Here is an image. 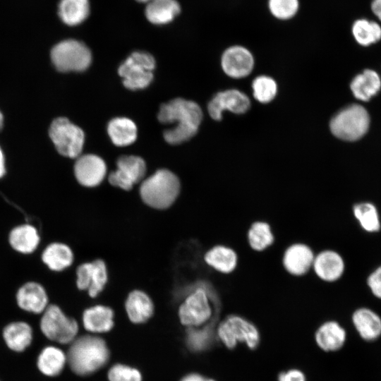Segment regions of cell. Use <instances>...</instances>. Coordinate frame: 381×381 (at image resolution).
Here are the masks:
<instances>
[{"label": "cell", "instance_id": "cell-1", "mask_svg": "<svg viewBox=\"0 0 381 381\" xmlns=\"http://www.w3.org/2000/svg\"><path fill=\"white\" fill-rule=\"evenodd\" d=\"M157 118L162 123H176L174 128L165 131L163 135L168 143L177 145L197 133L202 112L197 103L176 98L161 105Z\"/></svg>", "mask_w": 381, "mask_h": 381}, {"label": "cell", "instance_id": "cell-2", "mask_svg": "<svg viewBox=\"0 0 381 381\" xmlns=\"http://www.w3.org/2000/svg\"><path fill=\"white\" fill-rule=\"evenodd\" d=\"M109 351L102 338L83 336L74 340L68 350L71 370L79 375H88L102 368L109 361Z\"/></svg>", "mask_w": 381, "mask_h": 381}, {"label": "cell", "instance_id": "cell-3", "mask_svg": "<svg viewBox=\"0 0 381 381\" xmlns=\"http://www.w3.org/2000/svg\"><path fill=\"white\" fill-rule=\"evenodd\" d=\"M180 188L178 177L169 170L162 169L143 181L140 195L148 206L163 210L175 202Z\"/></svg>", "mask_w": 381, "mask_h": 381}, {"label": "cell", "instance_id": "cell-4", "mask_svg": "<svg viewBox=\"0 0 381 381\" xmlns=\"http://www.w3.org/2000/svg\"><path fill=\"white\" fill-rule=\"evenodd\" d=\"M370 117L360 104H353L338 111L329 122L332 133L337 138L354 141L363 137L369 128Z\"/></svg>", "mask_w": 381, "mask_h": 381}, {"label": "cell", "instance_id": "cell-5", "mask_svg": "<svg viewBox=\"0 0 381 381\" xmlns=\"http://www.w3.org/2000/svg\"><path fill=\"white\" fill-rule=\"evenodd\" d=\"M217 332L220 341L229 349H234L238 342H243L253 350L260 343V333L255 325L237 315H230L224 318L219 323Z\"/></svg>", "mask_w": 381, "mask_h": 381}, {"label": "cell", "instance_id": "cell-6", "mask_svg": "<svg viewBox=\"0 0 381 381\" xmlns=\"http://www.w3.org/2000/svg\"><path fill=\"white\" fill-rule=\"evenodd\" d=\"M155 60L152 55L143 51L133 52L119 66L118 73L123 85L135 90L147 87L153 78Z\"/></svg>", "mask_w": 381, "mask_h": 381}, {"label": "cell", "instance_id": "cell-7", "mask_svg": "<svg viewBox=\"0 0 381 381\" xmlns=\"http://www.w3.org/2000/svg\"><path fill=\"white\" fill-rule=\"evenodd\" d=\"M51 58L59 71H83L90 66L92 54L85 44L69 39L60 42L52 48Z\"/></svg>", "mask_w": 381, "mask_h": 381}, {"label": "cell", "instance_id": "cell-8", "mask_svg": "<svg viewBox=\"0 0 381 381\" xmlns=\"http://www.w3.org/2000/svg\"><path fill=\"white\" fill-rule=\"evenodd\" d=\"M49 136L61 155L75 158L81 153L84 133L68 119L59 117L54 119L49 128Z\"/></svg>", "mask_w": 381, "mask_h": 381}, {"label": "cell", "instance_id": "cell-9", "mask_svg": "<svg viewBox=\"0 0 381 381\" xmlns=\"http://www.w3.org/2000/svg\"><path fill=\"white\" fill-rule=\"evenodd\" d=\"M40 327L47 338L60 344L73 341L78 331L77 322L67 317L55 305L49 306L44 310Z\"/></svg>", "mask_w": 381, "mask_h": 381}, {"label": "cell", "instance_id": "cell-10", "mask_svg": "<svg viewBox=\"0 0 381 381\" xmlns=\"http://www.w3.org/2000/svg\"><path fill=\"white\" fill-rule=\"evenodd\" d=\"M212 301L209 292L198 287L191 292L181 305L179 315L181 323L189 327L205 324L212 316Z\"/></svg>", "mask_w": 381, "mask_h": 381}, {"label": "cell", "instance_id": "cell-11", "mask_svg": "<svg viewBox=\"0 0 381 381\" xmlns=\"http://www.w3.org/2000/svg\"><path fill=\"white\" fill-rule=\"evenodd\" d=\"M116 166V170L109 175V181L111 185L126 190L143 180L146 173L145 162L138 156H121L117 160Z\"/></svg>", "mask_w": 381, "mask_h": 381}, {"label": "cell", "instance_id": "cell-12", "mask_svg": "<svg viewBox=\"0 0 381 381\" xmlns=\"http://www.w3.org/2000/svg\"><path fill=\"white\" fill-rule=\"evenodd\" d=\"M250 107V100L244 92L229 89L217 93L209 102L207 110L212 119L220 121L225 110L241 114L246 113Z\"/></svg>", "mask_w": 381, "mask_h": 381}, {"label": "cell", "instance_id": "cell-13", "mask_svg": "<svg viewBox=\"0 0 381 381\" xmlns=\"http://www.w3.org/2000/svg\"><path fill=\"white\" fill-rule=\"evenodd\" d=\"M254 57L248 49L241 45H233L223 52L221 65L224 72L233 78L248 76L254 67Z\"/></svg>", "mask_w": 381, "mask_h": 381}, {"label": "cell", "instance_id": "cell-14", "mask_svg": "<svg viewBox=\"0 0 381 381\" xmlns=\"http://www.w3.org/2000/svg\"><path fill=\"white\" fill-rule=\"evenodd\" d=\"M76 275L78 289L87 290L91 297L97 296L107 282V267L102 260L80 265L77 268Z\"/></svg>", "mask_w": 381, "mask_h": 381}, {"label": "cell", "instance_id": "cell-15", "mask_svg": "<svg viewBox=\"0 0 381 381\" xmlns=\"http://www.w3.org/2000/svg\"><path fill=\"white\" fill-rule=\"evenodd\" d=\"M315 254L306 243H295L289 246L282 256L284 270L291 275L301 277L312 269Z\"/></svg>", "mask_w": 381, "mask_h": 381}, {"label": "cell", "instance_id": "cell-16", "mask_svg": "<svg viewBox=\"0 0 381 381\" xmlns=\"http://www.w3.org/2000/svg\"><path fill=\"white\" fill-rule=\"evenodd\" d=\"M312 269L315 275L326 282L341 278L345 270L342 256L335 250H324L315 255Z\"/></svg>", "mask_w": 381, "mask_h": 381}, {"label": "cell", "instance_id": "cell-17", "mask_svg": "<svg viewBox=\"0 0 381 381\" xmlns=\"http://www.w3.org/2000/svg\"><path fill=\"white\" fill-rule=\"evenodd\" d=\"M75 176L83 186L94 187L104 179L107 167L104 160L95 155L80 157L74 167Z\"/></svg>", "mask_w": 381, "mask_h": 381}, {"label": "cell", "instance_id": "cell-18", "mask_svg": "<svg viewBox=\"0 0 381 381\" xmlns=\"http://www.w3.org/2000/svg\"><path fill=\"white\" fill-rule=\"evenodd\" d=\"M181 11V6L177 0H152L146 4L144 13L150 23L164 25L175 20Z\"/></svg>", "mask_w": 381, "mask_h": 381}, {"label": "cell", "instance_id": "cell-19", "mask_svg": "<svg viewBox=\"0 0 381 381\" xmlns=\"http://www.w3.org/2000/svg\"><path fill=\"white\" fill-rule=\"evenodd\" d=\"M17 302L23 310L40 313L47 308V296L44 289L35 282H28L23 285L17 293Z\"/></svg>", "mask_w": 381, "mask_h": 381}, {"label": "cell", "instance_id": "cell-20", "mask_svg": "<svg viewBox=\"0 0 381 381\" xmlns=\"http://www.w3.org/2000/svg\"><path fill=\"white\" fill-rule=\"evenodd\" d=\"M207 265L222 274L233 272L238 265L236 251L224 245H217L208 250L204 255Z\"/></svg>", "mask_w": 381, "mask_h": 381}, {"label": "cell", "instance_id": "cell-21", "mask_svg": "<svg viewBox=\"0 0 381 381\" xmlns=\"http://www.w3.org/2000/svg\"><path fill=\"white\" fill-rule=\"evenodd\" d=\"M318 346L325 351H334L342 347L346 339L344 328L335 321L322 324L315 334Z\"/></svg>", "mask_w": 381, "mask_h": 381}, {"label": "cell", "instance_id": "cell-22", "mask_svg": "<svg viewBox=\"0 0 381 381\" xmlns=\"http://www.w3.org/2000/svg\"><path fill=\"white\" fill-rule=\"evenodd\" d=\"M125 307L130 320L134 323L146 322L154 312L152 300L145 292L140 290H134L129 294Z\"/></svg>", "mask_w": 381, "mask_h": 381}, {"label": "cell", "instance_id": "cell-23", "mask_svg": "<svg viewBox=\"0 0 381 381\" xmlns=\"http://www.w3.org/2000/svg\"><path fill=\"white\" fill-rule=\"evenodd\" d=\"M114 312L104 306H95L86 309L83 315L84 327L95 333L107 332L114 326Z\"/></svg>", "mask_w": 381, "mask_h": 381}, {"label": "cell", "instance_id": "cell-24", "mask_svg": "<svg viewBox=\"0 0 381 381\" xmlns=\"http://www.w3.org/2000/svg\"><path fill=\"white\" fill-rule=\"evenodd\" d=\"M352 321L361 337L365 340H374L381 334V319L369 308L357 309L352 315Z\"/></svg>", "mask_w": 381, "mask_h": 381}, {"label": "cell", "instance_id": "cell-25", "mask_svg": "<svg viewBox=\"0 0 381 381\" xmlns=\"http://www.w3.org/2000/svg\"><path fill=\"white\" fill-rule=\"evenodd\" d=\"M90 13V0H61L58 15L67 25L75 26L83 23Z\"/></svg>", "mask_w": 381, "mask_h": 381}, {"label": "cell", "instance_id": "cell-26", "mask_svg": "<svg viewBox=\"0 0 381 381\" xmlns=\"http://www.w3.org/2000/svg\"><path fill=\"white\" fill-rule=\"evenodd\" d=\"M350 87L356 98L367 102L380 91L381 80L375 71L366 69L352 80Z\"/></svg>", "mask_w": 381, "mask_h": 381}, {"label": "cell", "instance_id": "cell-27", "mask_svg": "<svg viewBox=\"0 0 381 381\" xmlns=\"http://www.w3.org/2000/svg\"><path fill=\"white\" fill-rule=\"evenodd\" d=\"M109 135L117 146L132 144L137 138V127L134 122L125 117H118L109 121L107 128Z\"/></svg>", "mask_w": 381, "mask_h": 381}, {"label": "cell", "instance_id": "cell-28", "mask_svg": "<svg viewBox=\"0 0 381 381\" xmlns=\"http://www.w3.org/2000/svg\"><path fill=\"white\" fill-rule=\"evenodd\" d=\"M9 242L16 250L23 253H30L37 247L40 237L33 226L23 224L14 228L11 231Z\"/></svg>", "mask_w": 381, "mask_h": 381}, {"label": "cell", "instance_id": "cell-29", "mask_svg": "<svg viewBox=\"0 0 381 381\" xmlns=\"http://www.w3.org/2000/svg\"><path fill=\"white\" fill-rule=\"evenodd\" d=\"M3 336L7 346L16 351H23L31 343L32 332L30 325L23 322H16L8 325Z\"/></svg>", "mask_w": 381, "mask_h": 381}, {"label": "cell", "instance_id": "cell-30", "mask_svg": "<svg viewBox=\"0 0 381 381\" xmlns=\"http://www.w3.org/2000/svg\"><path fill=\"white\" fill-rule=\"evenodd\" d=\"M42 258L49 269L61 271L72 264L73 254L68 246L61 243H54L45 248Z\"/></svg>", "mask_w": 381, "mask_h": 381}, {"label": "cell", "instance_id": "cell-31", "mask_svg": "<svg viewBox=\"0 0 381 381\" xmlns=\"http://www.w3.org/2000/svg\"><path fill=\"white\" fill-rule=\"evenodd\" d=\"M66 358L64 353L54 346L44 348L37 359L39 370L48 376L59 375L63 370Z\"/></svg>", "mask_w": 381, "mask_h": 381}, {"label": "cell", "instance_id": "cell-32", "mask_svg": "<svg viewBox=\"0 0 381 381\" xmlns=\"http://www.w3.org/2000/svg\"><path fill=\"white\" fill-rule=\"evenodd\" d=\"M247 238L250 247L258 252L266 250L274 241L270 225L264 221H256L252 223L248 229Z\"/></svg>", "mask_w": 381, "mask_h": 381}, {"label": "cell", "instance_id": "cell-33", "mask_svg": "<svg viewBox=\"0 0 381 381\" xmlns=\"http://www.w3.org/2000/svg\"><path fill=\"white\" fill-rule=\"evenodd\" d=\"M353 214L365 231L375 233L380 231L381 224L378 211L373 203L363 202L356 204L353 207Z\"/></svg>", "mask_w": 381, "mask_h": 381}, {"label": "cell", "instance_id": "cell-34", "mask_svg": "<svg viewBox=\"0 0 381 381\" xmlns=\"http://www.w3.org/2000/svg\"><path fill=\"white\" fill-rule=\"evenodd\" d=\"M352 33L356 42L363 46L375 43L381 38V28L375 22L359 19L352 26Z\"/></svg>", "mask_w": 381, "mask_h": 381}, {"label": "cell", "instance_id": "cell-35", "mask_svg": "<svg viewBox=\"0 0 381 381\" xmlns=\"http://www.w3.org/2000/svg\"><path fill=\"white\" fill-rule=\"evenodd\" d=\"M253 95L260 103L266 104L274 99L277 93V84L271 77L259 75L252 83Z\"/></svg>", "mask_w": 381, "mask_h": 381}, {"label": "cell", "instance_id": "cell-36", "mask_svg": "<svg viewBox=\"0 0 381 381\" xmlns=\"http://www.w3.org/2000/svg\"><path fill=\"white\" fill-rule=\"evenodd\" d=\"M270 14L279 20H289L294 18L300 9L299 0H267Z\"/></svg>", "mask_w": 381, "mask_h": 381}, {"label": "cell", "instance_id": "cell-37", "mask_svg": "<svg viewBox=\"0 0 381 381\" xmlns=\"http://www.w3.org/2000/svg\"><path fill=\"white\" fill-rule=\"evenodd\" d=\"M211 333L208 328L196 329L190 327L187 335V344L193 351H202L207 348L211 341Z\"/></svg>", "mask_w": 381, "mask_h": 381}, {"label": "cell", "instance_id": "cell-38", "mask_svg": "<svg viewBox=\"0 0 381 381\" xmlns=\"http://www.w3.org/2000/svg\"><path fill=\"white\" fill-rule=\"evenodd\" d=\"M109 381H141L140 373L135 368H133L122 364H116L108 372Z\"/></svg>", "mask_w": 381, "mask_h": 381}, {"label": "cell", "instance_id": "cell-39", "mask_svg": "<svg viewBox=\"0 0 381 381\" xmlns=\"http://www.w3.org/2000/svg\"><path fill=\"white\" fill-rule=\"evenodd\" d=\"M367 284L373 294L381 298V266L377 267L368 276Z\"/></svg>", "mask_w": 381, "mask_h": 381}, {"label": "cell", "instance_id": "cell-40", "mask_svg": "<svg viewBox=\"0 0 381 381\" xmlns=\"http://www.w3.org/2000/svg\"><path fill=\"white\" fill-rule=\"evenodd\" d=\"M278 381H306L303 373L297 369H291L279 374Z\"/></svg>", "mask_w": 381, "mask_h": 381}, {"label": "cell", "instance_id": "cell-41", "mask_svg": "<svg viewBox=\"0 0 381 381\" xmlns=\"http://www.w3.org/2000/svg\"><path fill=\"white\" fill-rule=\"evenodd\" d=\"M372 10L381 20V0H373L372 3Z\"/></svg>", "mask_w": 381, "mask_h": 381}, {"label": "cell", "instance_id": "cell-42", "mask_svg": "<svg viewBox=\"0 0 381 381\" xmlns=\"http://www.w3.org/2000/svg\"><path fill=\"white\" fill-rule=\"evenodd\" d=\"M181 381H206V379L198 373H192L184 377Z\"/></svg>", "mask_w": 381, "mask_h": 381}, {"label": "cell", "instance_id": "cell-43", "mask_svg": "<svg viewBox=\"0 0 381 381\" xmlns=\"http://www.w3.org/2000/svg\"><path fill=\"white\" fill-rule=\"evenodd\" d=\"M5 174V164L4 158L2 151L0 148V178H1Z\"/></svg>", "mask_w": 381, "mask_h": 381}, {"label": "cell", "instance_id": "cell-44", "mask_svg": "<svg viewBox=\"0 0 381 381\" xmlns=\"http://www.w3.org/2000/svg\"><path fill=\"white\" fill-rule=\"evenodd\" d=\"M3 126V116L1 113L0 112V130L1 129Z\"/></svg>", "mask_w": 381, "mask_h": 381}, {"label": "cell", "instance_id": "cell-45", "mask_svg": "<svg viewBox=\"0 0 381 381\" xmlns=\"http://www.w3.org/2000/svg\"><path fill=\"white\" fill-rule=\"evenodd\" d=\"M135 1H138V2H140V3L147 4L148 2L151 1L152 0H135Z\"/></svg>", "mask_w": 381, "mask_h": 381}, {"label": "cell", "instance_id": "cell-46", "mask_svg": "<svg viewBox=\"0 0 381 381\" xmlns=\"http://www.w3.org/2000/svg\"><path fill=\"white\" fill-rule=\"evenodd\" d=\"M206 381H215V380H214L212 379H206Z\"/></svg>", "mask_w": 381, "mask_h": 381}]
</instances>
